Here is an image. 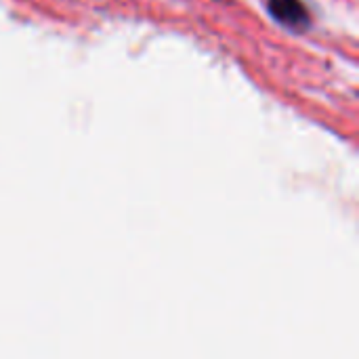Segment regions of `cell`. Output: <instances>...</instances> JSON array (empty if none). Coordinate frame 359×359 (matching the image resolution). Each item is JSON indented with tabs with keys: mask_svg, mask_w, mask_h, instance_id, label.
<instances>
[{
	"mask_svg": "<svg viewBox=\"0 0 359 359\" xmlns=\"http://www.w3.org/2000/svg\"><path fill=\"white\" fill-rule=\"evenodd\" d=\"M271 13L273 17H278L284 25L297 27V25H305L307 23V11L299 0H271Z\"/></svg>",
	"mask_w": 359,
	"mask_h": 359,
	"instance_id": "obj_1",
	"label": "cell"
}]
</instances>
